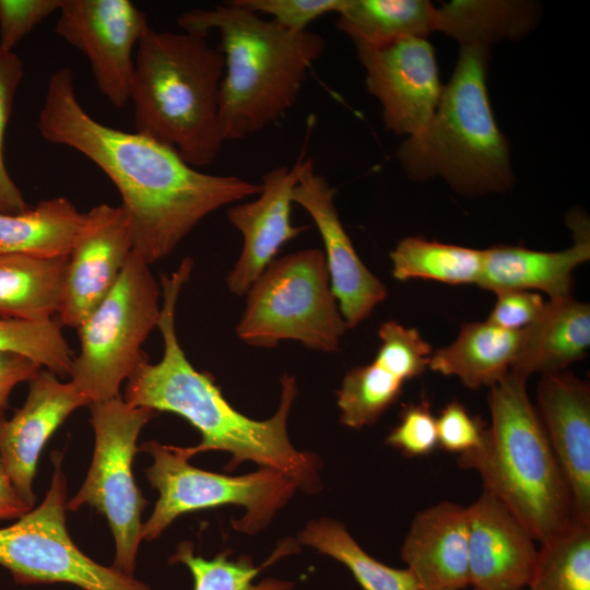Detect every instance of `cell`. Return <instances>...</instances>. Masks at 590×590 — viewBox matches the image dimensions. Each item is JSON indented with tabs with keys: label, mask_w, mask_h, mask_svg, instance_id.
<instances>
[{
	"label": "cell",
	"mask_w": 590,
	"mask_h": 590,
	"mask_svg": "<svg viewBox=\"0 0 590 590\" xmlns=\"http://www.w3.org/2000/svg\"><path fill=\"white\" fill-rule=\"evenodd\" d=\"M590 346V306L571 295L550 299L522 330L510 373L528 379L534 373L564 370L585 357Z\"/></svg>",
	"instance_id": "cell-22"
},
{
	"label": "cell",
	"mask_w": 590,
	"mask_h": 590,
	"mask_svg": "<svg viewBox=\"0 0 590 590\" xmlns=\"http://www.w3.org/2000/svg\"><path fill=\"white\" fill-rule=\"evenodd\" d=\"M23 75L22 59L0 45V212L9 214L22 213L32 206L9 174L4 160L5 130Z\"/></svg>",
	"instance_id": "cell-35"
},
{
	"label": "cell",
	"mask_w": 590,
	"mask_h": 590,
	"mask_svg": "<svg viewBox=\"0 0 590 590\" xmlns=\"http://www.w3.org/2000/svg\"><path fill=\"white\" fill-rule=\"evenodd\" d=\"M378 337L380 344L374 361L404 382L428 367L432 347L416 329L389 320L380 324Z\"/></svg>",
	"instance_id": "cell-34"
},
{
	"label": "cell",
	"mask_w": 590,
	"mask_h": 590,
	"mask_svg": "<svg viewBox=\"0 0 590 590\" xmlns=\"http://www.w3.org/2000/svg\"><path fill=\"white\" fill-rule=\"evenodd\" d=\"M310 162L302 154L291 167L268 170L257 198L228 206L227 219L243 236L240 255L226 278L234 295H246L281 247L309 228L294 226L291 211L295 187Z\"/></svg>",
	"instance_id": "cell-15"
},
{
	"label": "cell",
	"mask_w": 590,
	"mask_h": 590,
	"mask_svg": "<svg viewBox=\"0 0 590 590\" xmlns=\"http://www.w3.org/2000/svg\"><path fill=\"white\" fill-rule=\"evenodd\" d=\"M403 386L375 361L352 368L337 392L340 423L355 429L373 425L398 401Z\"/></svg>",
	"instance_id": "cell-31"
},
{
	"label": "cell",
	"mask_w": 590,
	"mask_h": 590,
	"mask_svg": "<svg viewBox=\"0 0 590 590\" xmlns=\"http://www.w3.org/2000/svg\"><path fill=\"white\" fill-rule=\"evenodd\" d=\"M346 0H232L258 15H270L272 21L292 32L308 30L315 20L339 13Z\"/></svg>",
	"instance_id": "cell-37"
},
{
	"label": "cell",
	"mask_w": 590,
	"mask_h": 590,
	"mask_svg": "<svg viewBox=\"0 0 590 590\" xmlns=\"http://www.w3.org/2000/svg\"><path fill=\"white\" fill-rule=\"evenodd\" d=\"M526 382L509 371L489 387L485 444L457 461L544 543L574 522L573 502Z\"/></svg>",
	"instance_id": "cell-6"
},
{
	"label": "cell",
	"mask_w": 590,
	"mask_h": 590,
	"mask_svg": "<svg viewBox=\"0 0 590 590\" xmlns=\"http://www.w3.org/2000/svg\"><path fill=\"white\" fill-rule=\"evenodd\" d=\"M386 442L408 457L432 453L438 447V436L436 417L429 402L405 405Z\"/></svg>",
	"instance_id": "cell-36"
},
{
	"label": "cell",
	"mask_w": 590,
	"mask_h": 590,
	"mask_svg": "<svg viewBox=\"0 0 590 590\" xmlns=\"http://www.w3.org/2000/svg\"><path fill=\"white\" fill-rule=\"evenodd\" d=\"M496 304L487 321L499 328L520 331L529 327L542 312L543 297L531 291L508 290L495 293Z\"/></svg>",
	"instance_id": "cell-40"
},
{
	"label": "cell",
	"mask_w": 590,
	"mask_h": 590,
	"mask_svg": "<svg viewBox=\"0 0 590 590\" xmlns=\"http://www.w3.org/2000/svg\"><path fill=\"white\" fill-rule=\"evenodd\" d=\"M62 456L52 452L54 474L42 504L0 528V565L19 585L67 582L83 590H151L148 585L86 556L66 526L67 480Z\"/></svg>",
	"instance_id": "cell-11"
},
{
	"label": "cell",
	"mask_w": 590,
	"mask_h": 590,
	"mask_svg": "<svg viewBox=\"0 0 590 590\" xmlns=\"http://www.w3.org/2000/svg\"><path fill=\"white\" fill-rule=\"evenodd\" d=\"M85 405L88 400L71 381H60L56 374L40 368L28 380L24 404L11 418L0 414V457L30 506L36 502L33 481L44 446L73 411Z\"/></svg>",
	"instance_id": "cell-18"
},
{
	"label": "cell",
	"mask_w": 590,
	"mask_h": 590,
	"mask_svg": "<svg viewBox=\"0 0 590 590\" xmlns=\"http://www.w3.org/2000/svg\"><path fill=\"white\" fill-rule=\"evenodd\" d=\"M567 223L574 244L559 251L504 245L482 250V271L476 285L494 293L536 290L551 299L571 295L573 271L590 259V231L583 214H570Z\"/></svg>",
	"instance_id": "cell-21"
},
{
	"label": "cell",
	"mask_w": 590,
	"mask_h": 590,
	"mask_svg": "<svg viewBox=\"0 0 590 590\" xmlns=\"http://www.w3.org/2000/svg\"><path fill=\"white\" fill-rule=\"evenodd\" d=\"M132 250V231L121 205L101 203L84 213L67 259L61 324L80 327L115 286Z\"/></svg>",
	"instance_id": "cell-14"
},
{
	"label": "cell",
	"mask_w": 590,
	"mask_h": 590,
	"mask_svg": "<svg viewBox=\"0 0 590 590\" xmlns=\"http://www.w3.org/2000/svg\"><path fill=\"white\" fill-rule=\"evenodd\" d=\"M141 450L153 458L145 475L160 493L152 515L142 523V540L146 541L158 538L178 516L225 505L245 507L246 515L235 520L233 527L256 533L298 488L292 479L269 468L241 476L194 468L188 462L191 455L187 447L150 440Z\"/></svg>",
	"instance_id": "cell-9"
},
{
	"label": "cell",
	"mask_w": 590,
	"mask_h": 590,
	"mask_svg": "<svg viewBox=\"0 0 590 590\" xmlns=\"http://www.w3.org/2000/svg\"><path fill=\"white\" fill-rule=\"evenodd\" d=\"M55 33L88 60L99 92L117 108L130 102L134 54L149 23L129 0H63Z\"/></svg>",
	"instance_id": "cell-12"
},
{
	"label": "cell",
	"mask_w": 590,
	"mask_h": 590,
	"mask_svg": "<svg viewBox=\"0 0 590 590\" xmlns=\"http://www.w3.org/2000/svg\"><path fill=\"white\" fill-rule=\"evenodd\" d=\"M436 424L438 446L458 457L479 451L485 444L487 427L457 400L441 410Z\"/></svg>",
	"instance_id": "cell-38"
},
{
	"label": "cell",
	"mask_w": 590,
	"mask_h": 590,
	"mask_svg": "<svg viewBox=\"0 0 590 590\" xmlns=\"http://www.w3.org/2000/svg\"><path fill=\"white\" fill-rule=\"evenodd\" d=\"M192 267V259L185 258L170 275H162L157 328L163 355L155 364L143 355L127 379L123 400L132 406L175 413L188 421L202 437L196 447H187L191 457L223 450L232 455L228 468L249 460L285 474L305 492H316L320 487V462L315 455L296 450L287 434V417L297 394L295 378L282 375L279 409L270 418L257 421L233 408L213 377L197 370L188 361L177 338L175 311Z\"/></svg>",
	"instance_id": "cell-2"
},
{
	"label": "cell",
	"mask_w": 590,
	"mask_h": 590,
	"mask_svg": "<svg viewBox=\"0 0 590 590\" xmlns=\"http://www.w3.org/2000/svg\"><path fill=\"white\" fill-rule=\"evenodd\" d=\"M334 197L335 189L315 172L311 161L295 187L293 202L306 210L321 236L332 294L347 328L353 329L386 298L387 288L358 257Z\"/></svg>",
	"instance_id": "cell-16"
},
{
	"label": "cell",
	"mask_w": 590,
	"mask_h": 590,
	"mask_svg": "<svg viewBox=\"0 0 590 590\" xmlns=\"http://www.w3.org/2000/svg\"><path fill=\"white\" fill-rule=\"evenodd\" d=\"M473 590H522L536 562L535 539L492 493L467 507Z\"/></svg>",
	"instance_id": "cell-19"
},
{
	"label": "cell",
	"mask_w": 590,
	"mask_h": 590,
	"mask_svg": "<svg viewBox=\"0 0 590 590\" xmlns=\"http://www.w3.org/2000/svg\"><path fill=\"white\" fill-rule=\"evenodd\" d=\"M246 295L236 333L255 347L294 340L331 353L349 329L331 291L324 253L317 248L275 258Z\"/></svg>",
	"instance_id": "cell-7"
},
{
	"label": "cell",
	"mask_w": 590,
	"mask_h": 590,
	"mask_svg": "<svg viewBox=\"0 0 590 590\" xmlns=\"http://www.w3.org/2000/svg\"><path fill=\"white\" fill-rule=\"evenodd\" d=\"M489 50L482 44L460 46L434 116L396 151L410 179L440 177L465 196L512 186L509 144L496 123L486 86Z\"/></svg>",
	"instance_id": "cell-5"
},
{
	"label": "cell",
	"mask_w": 590,
	"mask_h": 590,
	"mask_svg": "<svg viewBox=\"0 0 590 590\" xmlns=\"http://www.w3.org/2000/svg\"><path fill=\"white\" fill-rule=\"evenodd\" d=\"M224 56L206 37L151 27L134 54L130 102L135 132L189 165H210L223 145L220 92Z\"/></svg>",
	"instance_id": "cell-4"
},
{
	"label": "cell",
	"mask_w": 590,
	"mask_h": 590,
	"mask_svg": "<svg viewBox=\"0 0 590 590\" xmlns=\"http://www.w3.org/2000/svg\"><path fill=\"white\" fill-rule=\"evenodd\" d=\"M67 259L0 255V317L54 319L61 305Z\"/></svg>",
	"instance_id": "cell-24"
},
{
	"label": "cell",
	"mask_w": 590,
	"mask_h": 590,
	"mask_svg": "<svg viewBox=\"0 0 590 590\" xmlns=\"http://www.w3.org/2000/svg\"><path fill=\"white\" fill-rule=\"evenodd\" d=\"M161 297L150 264L132 252L115 286L76 329L80 352L69 376L90 404L120 396L157 327Z\"/></svg>",
	"instance_id": "cell-8"
},
{
	"label": "cell",
	"mask_w": 590,
	"mask_h": 590,
	"mask_svg": "<svg viewBox=\"0 0 590 590\" xmlns=\"http://www.w3.org/2000/svg\"><path fill=\"white\" fill-rule=\"evenodd\" d=\"M536 411L568 485L574 520L590 523V387L570 373L543 374Z\"/></svg>",
	"instance_id": "cell-17"
},
{
	"label": "cell",
	"mask_w": 590,
	"mask_h": 590,
	"mask_svg": "<svg viewBox=\"0 0 590 590\" xmlns=\"http://www.w3.org/2000/svg\"><path fill=\"white\" fill-rule=\"evenodd\" d=\"M95 447L91 467L67 509L83 505L103 514L114 534L116 553L111 567L133 577L142 541L141 512L148 502L132 474V460L141 429L155 411L128 404L121 396L90 405Z\"/></svg>",
	"instance_id": "cell-10"
},
{
	"label": "cell",
	"mask_w": 590,
	"mask_h": 590,
	"mask_svg": "<svg viewBox=\"0 0 590 590\" xmlns=\"http://www.w3.org/2000/svg\"><path fill=\"white\" fill-rule=\"evenodd\" d=\"M436 5L427 0H346L337 26L354 45L378 47L436 32Z\"/></svg>",
	"instance_id": "cell-27"
},
{
	"label": "cell",
	"mask_w": 590,
	"mask_h": 590,
	"mask_svg": "<svg viewBox=\"0 0 590 590\" xmlns=\"http://www.w3.org/2000/svg\"><path fill=\"white\" fill-rule=\"evenodd\" d=\"M83 221L66 197L44 199L22 213L0 212V255L68 256Z\"/></svg>",
	"instance_id": "cell-25"
},
{
	"label": "cell",
	"mask_w": 590,
	"mask_h": 590,
	"mask_svg": "<svg viewBox=\"0 0 590 590\" xmlns=\"http://www.w3.org/2000/svg\"><path fill=\"white\" fill-rule=\"evenodd\" d=\"M229 552H222L212 559H205L193 554L192 544L181 542L173 563L185 564L194 581L193 590H288L292 583L266 579L253 583L261 568L252 565L249 558L228 559Z\"/></svg>",
	"instance_id": "cell-33"
},
{
	"label": "cell",
	"mask_w": 590,
	"mask_h": 590,
	"mask_svg": "<svg viewBox=\"0 0 590 590\" xmlns=\"http://www.w3.org/2000/svg\"><path fill=\"white\" fill-rule=\"evenodd\" d=\"M541 544L530 590H590V523L574 520Z\"/></svg>",
	"instance_id": "cell-30"
},
{
	"label": "cell",
	"mask_w": 590,
	"mask_h": 590,
	"mask_svg": "<svg viewBox=\"0 0 590 590\" xmlns=\"http://www.w3.org/2000/svg\"><path fill=\"white\" fill-rule=\"evenodd\" d=\"M184 32L208 37L217 31L224 56L220 128L225 141L244 139L276 122L297 101L312 64L324 49L322 36L288 31L272 20L226 1L179 15Z\"/></svg>",
	"instance_id": "cell-3"
},
{
	"label": "cell",
	"mask_w": 590,
	"mask_h": 590,
	"mask_svg": "<svg viewBox=\"0 0 590 590\" xmlns=\"http://www.w3.org/2000/svg\"><path fill=\"white\" fill-rule=\"evenodd\" d=\"M0 353L25 356L57 376H69L73 355L59 320L0 317Z\"/></svg>",
	"instance_id": "cell-32"
},
{
	"label": "cell",
	"mask_w": 590,
	"mask_h": 590,
	"mask_svg": "<svg viewBox=\"0 0 590 590\" xmlns=\"http://www.w3.org/2000/svg\"><path fill=\"white\" fill-rule=\"evenodd\" d=\"M63 0H0V45L13 48L38 24L58 12Z\"/></svg>",
	"instance_id": "cell-39"
},
{
	"label": "cell",
	"mask_w": 590,
	"mask_h": 590,
	"mask_svg": "<svg viewBox=\"0 0 590 590\" xmlns=\"http://www.w3.org/2000/svg\"><path fill=\"white\" fill-rule=\"evenodd\" d=\"M392 276L399 281L410 279L434 280L450 285L477 284L482 250L406 237L390 252Z\"/></svg>",
	"instance_id": "cell-28"
},
{
	"label": "cell",
	"mask_w": 590,
	"mask_h": 590,
	"mask_svg": "<svg viewBox=\"0 0 590 590\" xmlns=\"http://www.w3.org/2000/svg\"><path fill=\"white\" fill-rule=\"evenodd\" d=\"M42 367L34 361L12 353H0V414L8 406L13 388L31 380Z\"/></svg>",
	"instance_id": "cell-41"
},
{
	"label": "cell",
	"mask_w": 590,
	"mask_h": 590,
	"mask_svg": "<svg viewBox=\"0 0 590 590\" xmlns=\"http://www.w3.org/2000/svg\"><path fill=\"white\" fill-rule=\"evenodd\" d=\"M401 558L420 590L470 586L467 507L441 502L420 511L401 546Z\"/></svg>",
	"instance_id": "cell-20"
},
{
	"label": "cell",
	"mask_w": 590,
	"mask_h": 590,
	"mask_svg": "<svg viewBox=\"0 0 590 590\" xmlns=\"http://www.w3.org/2000/svg\"><path fill=\"white\" fill-rule=\"evenodd\" d=\"M32 508L14 487L0 457V520H17Z\"/></svg>",
	"instance_id": "cell-42"
},
{
	"label": "cell",
	"mask_w": 590,
	"mask_h": 590,
	"mask_svg": "<svg viewBox=\"0 0 590 590\" xmlns=\"http://www.w3.org/2000/svg\"><path fill=\"white\" fill-rule=\"evenodd\" d=\"M299 541L345 565L364 590H420L408 568H392L368 555L339 521L312 520Z\"/></svg>",
	"instance_id": "cell-29"
},
{
	"label": "cell",
	"mask_w": 590,
	"mask_h": 590,
	"mask_svg": "<svg viewBox=\"0 0 590 590\" xmlns=\"http://www.w3.org/2000/svg\"><path fill=\"white\" fill-rule=\"evenodd\" d=\"M522 330L510 331L487 320L462 326L457 339L430 355L428 367L456 376L470 389L492 387L511 368Z\"/></svg>",
	"instance_id": "cell-23"
},
{
	"label": "cell",
	"mask_w": 590,
	"mask_h": 590,
	"mask_svg": "<svg viewBox=\"0 0 590 590\" xmlns=\"http://www.w3.org/2000/svg\"><path fill=\"white\" fill-rule=\"evenodd\" d=\"M37 129L44 140L78 151L111 180L130 222L132 252L150 266L169 256L205 216L261 190L237 176L201 172L154 139L97 121L79 102L69 67L49 76Z\"/></svg>",
	"instance_id": "cell-1"
},
{
	"label": "cell",
	"mask_w": 590,
	"mask_h": 590,
	"mask_svg": "<svg viewBox=\"0 0 590 590\" xmlns=\"http://www.w3.org/2000/svg\"><path fill=\"white\" fill-rule=\"evenodd\" d=\"M368 92L381 106L387 130L405 138L420 133L434 116L444 85L434 47L423 37L369 47L355 45Z\"/></svg>",
	"instance_id": "cell-13"
},
{
	"label": "cell",
	"mask_w": 590,
	"mask_h": 590,
	"mask_svg": "<svg viewBox=\"0 0 590 590\" xmlns=\"http://www.w3.org/2000/svg\"><path fill=\"white\" fill-rule=\"evenodd\" d=\"M536 4L510 0H453L436 8V32L460 46L519 39L538 21Z\"/></svg>",
	"instance_id": "cell-26"
}]
</instances>
